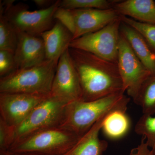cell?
Here are the masks:
<instances>
[{
	"instance_id": "obj_24",
	"label": "cell",
	"mask_w": 155,
	"mask_h": 155,
	"mask_svg": "<svg viewBox=\"0 0 155 155\" xmlns=\"http://www.w3.org/2000/svg\"><path fill=\"white\" fill-rule=\"evenodd\" d=\"M54 19L61 22L74 35L75 21L71 10L59 7L55 12Z\"/></svg>"
},
{
	"instance_id": "obj_27",
	"label": "cell",
	"mask_w": 155,
	"mask_h": 155,
	"mask_svg": "<svg viewBox=\"0 0 155 155\" xmlns=\"http://www.w3.org/2000/svg\"><path fill=\"white\" fill-rule=\"evenodd\" d=\"M56 1L52 0H33V2L38 7L45 9L52 5Z\"/></svg>"
},
{
	"instance_id": "obj_7",
	"label": "cell",
	"mask_w": 155,
	"mask_h": 155,
	"mask_svg": "<svg viewBox=\"0 0 155 155\" xmlns=\"http://www.w3.org/2000/svg\"><path fill=\"white\" fill-rule=\"evenodd\" d=\"M61 2L56 1L49 8L34 11L28 10L27 5L18 3L3 14L16 30L40 36L54 24V14L60 7Z\"/></svg>"
},
{
	"instance_id": "obj_26",
	"label": "cell",
	"mask_w": 155,
	"mask_h": 155,
	"mask_svg": "<svg viewBox=\"0 0 155 155\" xmlns=\"http://www.w3.org/2000/svg\"><path fill=\"white\" fill-rule=\"evenodd\" d=\"M153 150L150 148L142 137L140 143L130 150V155H153Z\"/></svg>"
},
{
	"instance_id": "obj_19",
	"label": "cell",
	"mask_w": 155,
	"mask_h": 155,
	"mask_svg": "<svg viewBox=\"0 0 155 155\" xmlns=\"http://www.w3.org/2000/svg\"><path fill=\"white\" fill-rule=\"evenodd\" d=\"M17 41V30L5 14L0 13V50H6L14 53Z\"/></svg>"
},
{
	"instance_id": "obj_25",
	"label": "cell",
	"mask_w": 155,
	"mask_h": 155,
	"mask_svg": "<svg viewBox=\"0 0 155 155\" xmlns=\"http://www.w3.org/2000/svg\"><path fill=\"white\" fill-rule=\"evenodd\" d=\"M10 137V126L0 118V151L8 150Z\"/></svg>"
},
{
	"instance_id": "obj_9",
	"label": "cell",
	"mask_w": 155,
	"mask_h": 155,
	"mask_svg": "<svg viewBox=\"0 0 155 155\" xmlns=\"http://www.w3.org/2000/svg\"><path fill=\"white\" fill-rule=\"evenodd\" d=\"M50 95L65 104L81 100L82 90L80 81L69 48L58 61Z\"/></svg>"
},
{
	"instance_id": "obj_13",
	"label": "cell",
	"mask_w": 155,
	"mask_h": 155,
	"mask_svg": "<svg viewBox=\"0 0 155 155\" xmlns=\"http://www.w3.org/2000/svg\"><path fill=\"white\" fill-rule=\"evenodd\" d=\"M44 43L47 60L59 61L69 48L73 40V34L61 22L56 20L52 27L40 36Z\"/></svg>"
},
{
	"instance_id": "obj_28",
	"label": "cell",
	"mask_w": 155,
	"mask_h": 155,
	"mask_svg": "<svg viewBox=\"0 0 155 155\" xmlns=\"http://www.w3.org/2000/svg\"><path fill=\"white\" fill-rule=\"evenodd\" d=\"M0 155H41L36 153L15 152L10 150L0 151Z\"/></svg>"
},
{
	"instance_id": "obj_18",
	"label": "cell",
	"mask_w": 155,
	"mask_h": 155,
	"mask_svg": "<svg viewBox=\"0 0 155 155\" xmlns=\"http://www.w3.org/2000/svg\"><path fill=\"white\" fill-rule=\"evenodd\" d=\"M134 101L141 107L144 115L155 114V75H151L145 81Z\"/></svg>"
},
{
	"instance_id": "obj_30",
	"label": "cell",
	"mask_w": 155,
	"mask_h": 155,
	"mask_svg": "<svg viewBox=\"0 0 155 155\" xmlns=\"http://www.w3.org/2000/svg\"></svg>"
},
{
	"instance_id": "obj_15",
	"label": "cell",
	"mask_w": 155,
	"mask_h": 155,
	"mask_svg": "<svg viewBox=\"0 0 155 155\" xmlns=\"http://www.w3.org/2000/svg\"><path fill=\"white\" fill-rule=\"evenodd\" d=\"M113 8L119 15L155 25V1L153 0L116 1Z\"/></svg>"
},
{
	"instance_id": "obj_10",
	"label": "cell",
	"mask_w": 155,
	"mask_h": 155,
	"mask_svg": "<svg viewBox=\"0 0 155 155\" xmlns=\"http://www.w3.org/2000/svg\"><path fill=\"white\" fill-rule=\"evenodd\" d=\"M50 95L0 93V118L9 126H16Z\"/></svg>"
},
{
	"instance_id": "obj_12",
	"label": "cell",
	"mask_w": 155,
	"mask_h": 155,
	"mask_svg": "<svg viewBox=\"0 0 155 155\" xmlns=\"http://www.w3.org/2000/svg\"><path fill=\"white\" fill-rule=\"evenodd\" d=\"M17 31L18 41L14 53L17 69L36 66L47 60L44 43L40 36Z\"/></svg>"
},
{
	"instance_id": "obj_8",
	"label": "cell",
	"mask_w": 155,
	"mask_h": 155,
	"mask_svg": "<svg viewBox=\"0 0 155 155\" xmlns=\"http://www.w3.org/2000/svg\"><path fill=\"white\" fill-rule=\"evenodd\" d=\"M117 65L123 91L134 101L143 84L151 75L120 33Z\"/></svg>"
},
{
	"instance_id": "obj_22",
	"label": "cell",
	"mask_w": 155,
	"mask_h": 155,
	"mask_svg": "<svg viewBox=\"0 0 155 155\" xmlns=\"http://www.w3.org/2000/svg\"><path fill=\"white\" fill-rule=\"evenodd\" d=\"M121 21L129 25L141 35L155 54V25L138 22L130 17L120 15Z\"/></svg>"
},
{
	"instance_id": "obj_6",
	"label": "cell",
	"mask_w": 155,
	"mask_h": 155,
	"mask_svg": "<svg viewBox=\"0 0 155 155\" xmlns=\"http://www.w3.org/2000/svg\"><path fill=\"white\" fill-rule=\"evenodd\" d=\"M121 23L119 16L102 29L73 40L69 48L85 51L117 64Z\"/></svg>"
},
{
	"instance_id": "obj_2",
	"label": "cell",
	"mask_w": 155,
	"mask_h": 155,
	"mask_svg": "<svg viewBox=\"0 0 155 155\" xmlns=\"http://www.w3.org/2000/svg\"><path fill=\"white\" fill-rule=\"evenodd\" d=\"M130 100L120 92L91 101H75L65 106L58 127L82 137L105 115L116 110L126 112Z\"/></svg>"
},
{
	"instance_id": "obj_23",
	"label": "cell",
	"mask_w": 155,
	"mask_h": 155,
	"mask_svg": "<svg viewBox=\"0 0 155 155\" xmlns=\"http://www.w3.org/2000/svg\"><path fill=\"white\" fill-rule=\"evenodd\" d=\"M17 69L14 52L0 50V76L4 77Z\"/></svg>"
},
{
	"instance_id": "obj_20",
	"label": "cell",
	"mask_w": 155,
	"mask_h": 155,
	"mask_svg": "<svg viewBox=\"0 0 155 155\" xmlns=\"http://www.w3.org/2000/svg\"><path fill=\"white\" fill-rule=\"evenodd\" d=\"M134 130L144 137L151 149L155 150V116L143 114L136 124Z\"/></svg>"
},
{
	"instance_id": "obj_21",
	"label": "cell",
	"mask_w": 155,
	"mask_h": 155,
	"mask_svg": "<svg viewBox=\"0 0 155 155\" xmlns=\"http://www.w3.org/2000/svg\"><path fill=\"white\" fill-rule=\"evenodd\" d=\"M116 1L108 0H63L60 7L75 10L81 9H97L106 10L113 8Z\"/></svg>"
},
{
	"instance_id": "obj_1",
	"label": "cell",
	"mask_w": 155,
	"mask_h": 155,
	"mask_svg": "<svg viewBox=\"0 0 155 155\" xmlns=\"http://www.w3.org/2000/svg\"><path fill=\"white\" fill-rule=\"evenodd\" d=\"M82 90L81 101H91L124 92L117 63L91 53L69 48Z\"/></svg>"
},
{
	"instance_id": "obj_17",
	"label": "cell",
	"mask_w": 155,
	"mask_h": 155,
	"mask_svg": "<svg viewBox=\"0 0 155 155\" xmlns=\"http://www.w3.org/2000/svg\"><path fill=\"white\" fill-rule=\"evenodd\" d=\"M125 111L116 110L106 117L101 130L106 136L117 139L126 135L130 127V120Z\"/></svg>"
},
{
	"instance_id": "obj_5",
	"label": "cell",
	"mask_w": 155,
	"mask_h": 155,
	"mask_svg": "<svg viewBox=\"0 0 155 155\" xmlns=\"http://www.w3.org/2000/svg\"><path fill=\"white\" fill-rule=\"evenodd\" d=\"M81 137L59 127L42 130L17 143L8 150L61 155L72 147Z\"/></svg>"
},
{
	"instance_id": "obj_11",
	"label": "cell",
	"mask_w": 155,
	"mask_h": 155,
	"mask_svg": "<svg viewBox=\"0 0 155 155\" xmlns=\"http://www.w3.org/2000/svg\"><path fill=\"white\" fill-rule=\"evenodd\" d=\"M71 11L75 21L73 40L102 29L120 16L113 8L106 10L81 9Z\"/></svg>"
},
{
	"instance_id": "obj_4",
	"label": "cell",
	"mask_w": 155,
	"mask_h": 155,
	"mask_svg": "<svg viewBox=\"0 0 155 155\" xmlns=\"http://www.w3.org/2000/svg\"><path fill=\"white\" fill-rule=\"evenodd\" d=\"M66 105L50 95L22 122L10 126L9 149L17 143L40 131L58 127Z\"/></svg>"
},
{
	"instance_id": "obj_16",
	"label": "cell",
	"mask_w": 155,
	"mask_h": 155,
	"mask_svg": "<svg viewBox=\"0 0 155 155\" xmlns=\"http://www.w3.org/2000/svg\"><path fill=\"white\" fill-rule=\"evenodd\" d=\"M120 31L136 55L150 72L151 75H155V54L143 38L135 29L122 21Z\"/></svg>"
},
{
	"instance_id": "obj_14",
	"label": "cell",
	"mask_w": 155,
	"mask_h": 155,
	"mask_svg": "<svg viewBox=\"0 0 155 155\" xmlns=\"http://www.w3.org/2000/svg\"><path fill=\"white\" fill-rule=\"evenodd\" d=\"M109 114L101 118L71 148L61 155H104L107 149L108 143L100 138L99 134L104 121Z\"/></svg>"
},
{
	"instance_id": "obj_29",
	"label": "cell",
	"mask_w": 155,
	"mask_h": 155,
	"mask_svg": "<svg viewBox=\"0 0 155 155\" xmlns=\"http://www.w3.org/2000/svg\"><path fill=\"white\" fill-rule=\"evenodd\" d=\"M153 155H155V150H153Z\"/></svg>"
},
{
	"instance_id": "obj_3",
	"label": "cell",
	"mask_w": 155,
	"mask_h": 155,
	"mask_svg": "<svg viewBox=\"0 0 155 155\" xmlns=\"http://www.w3.org/2000/svg\"><path fill=\"white\" fill-rule=\"evenodd\" d=\"M59 61L46 60L0 78V93L50 94Z\"/></svg>"
}]
</instances>
